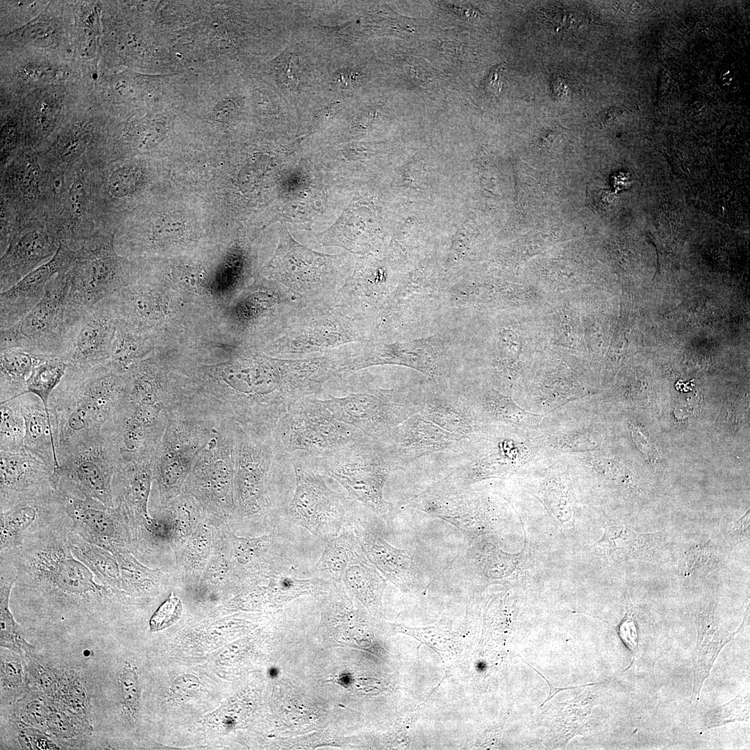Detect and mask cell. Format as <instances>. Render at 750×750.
Segmentation results:
<instances>
[{
    "mask_svg": "<svg viewBox=\"0 0 750 750\" xmlns=\"http://www.w3.org/2000/svg\"><path fill=\"white\" fill-rule=\"evenodd\" d=\"M126 374L110 362L90 369L68 367L49 401L57 461L99 435L117 416L126 396Z\"/></svg>",
    "mask_w": 750,
    "mask_h": 750,
    "instance_id": "6da1fadb",
    "label": "cell"
},
{
    "mask_svg": "<svg viewBox=\"0 0 750 750\" xmlns=\"http://www.w3.org/2000/svg\"><path fill=\"white\" fill-rule=\"evenodd\" d=\"M374 337L371 319L358 315L335 298L303 305L269 349L278 358L320 356Z\"/></svg>",
    "mask_w": 750,
    "mask_h": 750,
    "instance_id": "7a4b0ae2",
    "label": "cell"
},
{
    "mask_svg": "<svg viewBox=\"0 0 750 750\" xmlns=\"http://www.w3.org/2000/svg\"><path fill=\"white\" fill-rule=\"evenodd\" d=\"M542 453L537 430L490 426L453 459L444 477L427 488L460 490L479 482L507 478Z\"/></svg>",
    "mask_w": 750,
    "mask_h": 750,
    "instance_id": "3957f363",
    "label": "cell"
},
{
    "mask_svg": "<svg viewBox=\"0 0 750 750\" xmlns=\"http://www.w3.org/2000/svg\"><path fill=\"white\" fill-rule=\"evenodd\" d=\"M299 455L371 512L388 520L392 517L394 507L385 499L383 488L396 470L378 442L367 438L324 456Z\"/></svg>",
    "mask_w": 750,
    "mask_h": 750,
    "instance_id": "277c9868",
    "label": "cell"
},
{
    "mask_svg": "<svg viewBox=\"0 0 750 750\" xmlns=\"http://www.w3.org/2000/svg\"><path fill=\"white\" fill-rule=\"evenodd\" d=\"M346 260L343 253H323L302 245L285 228L269 271L274 281L302 305H308L335 298L350 275Z\"/></svg>",
    "mask_w": 750,
    "mask_h": 750,
    "instance_id": "5b68a950",
    "label": "cell"
},
{
    "mask_svg": "<svg viewBox=\"0 0 750 750\" xmlns=\"http://www.w3.org/2000/svg\"><path fill=\"white\" fill-rule=\"evenodd\" d=\"M294 473L292 497L283 513L287 519L327 542L337 536L355 515L357 501L332 489L326 476L314 468L303 457L290 456Z\"/></svg>",
    "mask_w": 750,
    "mask_h": 750,
    "instance_id": "8992f818",
    "label": "cell"
},
{
    "mask_svg": "<svg viewBox=\"0 0 750 750\" xmlns=\"http://www.w3.org/2000/svg\"><path fill=\"white\" fill-rule=\"evenodd\" d=\"M273 432L276 444L290 456L295 453L321 456L369 438L336 419L317 396L303 398L293 404L278 421Z\"/></svg>",
    "mask_w": 750,
    "mask_h": 750,
    "instance_id": "52a82bcc",
    "label": "cell"
},
{
    "mask_svg": "<svg viewBox=\"0 0 750 750\" xmlns=\"http://www.w3.org/2000/svg\"><path fill=\"white\" fill-rule=\"evenodd\" d=\"M423 388H367L322 399L336 419L378 440L417 412Z\"/></svg>",
    "mask_w": 750,
    "mask_h": 750,
    "instance_id": "ba28073f",
    "label": "cell"
},
{
    "mask_svg": "<svg viewBox=\"0 0 750 750\" xmlns=\"http://www.w3.org/2000/svg\"><path fill=\"white\" fill-rule=\"evenodd\" d=\"M68 290L66 272L55 275L40 301L18 322L1 329V350L19 348L46 358H62L67 331Z\"/></svg>",
    "mask_w": 750,
    "mask_h": 750,
    "instance_id": "9c48e42d",
    "label": "cell"
},
{
    "mask_svg": "<svg viewBox=\"0 0 750 750\" xmlns=\"http://www.w3.org/2000/svg\"><path fill=\"white\" fill-rule=\"evenodd\" d=\"M57 489L115 507L112 483L120 462L117 447L105 431L58 458Z\"/></svg>",
    "mask_w": 750,
    "mask_h": 750,
    "instance_id": "30bf717a",
    "label": "cell"
},
{
    "mask_svg": "<svg viewBox=\"0 0 750 750\" xmlns=\"http://www.w3.org/2000/svg\"><path fill=\"white\" fill-rule=\"evenodd\" d=\"M409 504L455 526L465 540L476 539L499 530L505 522L507 504L500 496L472 490L426 489Z\"/></svg>",
    "mask_w": 750,
    "mask_h": 750,
    "instance_id": "8fae6325",
    "label": "cell"
},
{
    "mask_svg": "<svg viewBox=\"0 0 750 750\" xmlns=\"http://www.w3.org/2000/svg\"><path fill=\"white\" fill-rule=\"evenodd\" d=\"M444 349L442 338L439 335L406 341L374 338L353 346L344 374L373 366L393 365L413 369L431 382L443 383L447 382L449 369Z\"/></svg>",
    "mask_w": 750,
    "mask_h": 750,
    "instance_id": "7c38bea8",
    "label": "cell"
},
{
    "mask_svg": "<svg viewBox=\"0 0 750 750\" xmlns=\"http://www.w3.org/2000/svg\"><path fill=\"white\" fill-rule=\"evenodd\" d=\"M66 274L69 286L65 312L67 327L99 301L121 289L124 283L122 267L108 246L80 258Z\"/></svg>",
    "mask_w": 750,
    "mask_h": 750,
    "instance_id": "4fadbf2b",
    "label": "cell"
},
{
    "mask_svg": "<svg viewBox=\"0 0 750 750\" xmlns=\"http://www.w3.org/2000/svg\"><path fill=\"white\" fill-rule=\"evenodd\" d=\"M378 442L396 471L405 470L414 461L438 454L456 456L471 442H465L415 413L390 430Z\"/></svg>",
    "mask_w": 750,
    "mask_h": 750,
    "instance_id": "5bb4252c",
    "label": "cell"
},
{
    "mask_svg": "<svg viewBox=\"0 0 750 750\" xmlns=\"http://www.w3.org/2000/svg\"><path fill=\"white\" fill-rule=\"evenodd\" d=\"M447 287L424 273L413 272L397 283L372 317L374 338H393L419 320L442 298Z\"/></svg>",
    "mask_w": 750,
    "mask_h": 750,
    "instance_id": "9a60e30c",
    "label": "cell"
},
{
    "mask_svg": "<svg viewBox=\"0 0 750 750\" xmlns=\"http://www.w3.org/2000/svg\"><path fill=\"white\" fill-rule=\"evenodd\" d=\"M243 439L238 453L236 488L243 510L248 515H256L268 505L272 474L291 466L292 460L274 438L265 443L249 436Z\"/></svg>",
    "mask_w": 750,
    "mask_h": 750,
    "instance_id": "2e32d148",
    "label": "cell"
},
{
    "mask_svg": "<svg viewBox=\"0 0 750 750\" xmlns=\"http://www.w3.org/2000/svg\"><path fill=\"white\" fill-rule=\"evenodd\" d=\"M117 317L106 298L67 327L62 358L69 367L90 369L108 364L117 326Z\"/></svg>",
    "mask_w": 750,
    "mask_h": 750,
    "instance_id": "e0dca14e",
    "label": "cell"
},
{
    "mask_svg": "<svg viewBox=\"0 0 750 750\" xmlns=\"http://www.w3.org/2000/svg\"><path fill=\"white\" fill-rule=\"evenodd\" d=\"M64 510L71 522V531L84 540L111 553L124 548L126 528L124 508L108 507L94 499L81 497L61 489Z\"/></svg>",
    "mask_w": 750,
    "mask_h": 750,
    "instance_id": "ac0fdd59",
    "label": "cell"
},
{
    "mask_svg": "<svg viewBox=\"0 0 750 750\" xmlns=\"http://www.w3.org/2000/svg\"><path fill=\"white\" fill-rule=\"evenodd\" d=\"M53 472L26 450L0 451L1 511L56 490Z\"/></svg>",
    "mask_w": 750,
    "mask_h": 750,
    "instance_id": "d6986e66",
    "label": "cell"
},
{
    "mask_svg": "<svg viewBox=\"0 0 750 750\" xmlns=\"http://www.w3.org/2000/svg\"><path fill=\"white\" fill-rule=\"evenodd\" d=\"M424 385L416 413L465 442L481 436L485 426L458 390L444 383Z\"/></svg>",
    "mask_w": 750,
    "mask_h": 750,
    "instance_id": "ffe728a7",
    "label": "cell"
},
{
    "mask_svg": "<svg viewBox=\"0 0 750 750\" xmlns=\"http://www.w3.org/2000/svg\"><path fill=\"white\" fill-rule=\"evenodd\" d=\"M349 524L366 557L387 581L403 592L425 587L424 574L408 550L392 546L358 519Z\"/></svg>",
    "mask_w": 750,
    "mask_h": 750,
    "instance_id": "44dd1931",
    "label": "cell"
},
{
    "mask_svg": "<svg viewBox=\"0 0 750 750\" xmlns=\"http://www.w3.org/2000/svg\"><path fill=\"white\" fill-rule=\"evenodd\" d=\"M74 260L72 253L60 244L50 260L1 292V329L10 327L26 315L43 298L49 281L57 274L67 272Z\"/></svg>",
    "mask_w": 750,
    "mask_h": 750,
    "instance_id": "7402d4cb",
    "label": "cell"
},
{
    "mask_svg": "<svg viewBox=\"0 0 750 750\" xmlns=\"http://www.w3.org/2000/svg\"><path fill=\"white\" fill-rule=\"evenodd\" d=\"M397 283L384 267L358 262L338 290L335 300L355 314L372 319L383 307Z\"/></svg>",
    "mask_w": 750,
    "mask_h": 750,
    "instance_id": "603a6c76",
    "label": "cell"
},
{
    "mask_svg": "<svg viewBox=\"0 0 750 750\" xmlns=\"http://www.w3.org/2000/svg\"><path fill=\"white\" fill-rule=\"evenodd\" d=\"M539 474L526 490L543 503L561 522H572L576 497L566 464L559 458L541 454L531 462Z\"/></svg>",
    "mask_w": 750,
    "mask_h": 750,
    "instance_id": "cb8c5ba5",
    "label": "cell"
},
{
    "mask_svg": "<svg viewBox=\"0 0 750 750\" xmlns=\"http://www.w3.org/2000/svg\"><path fill=\"white\" fill-rule=\"evenodd\" d=\"M460 394L468 403L483 426H503L522 430H536L544 417L520 406L510 395L494 388L480 390L459 388Z\"/></svg>",
    "mask_w": 750,
    "mask_h": 750,
    "instance_id": "d4e9b609",
    "label": "cell"
},
{
    "mask_svg": "<svg viewBox=\"0 0 750 750\" xmlns=\"http://www.w3.org/2000/svg\"><path fill=\"white\" fill-rule=\"evenodd\" d=\"M60 503V494L56 490L1 511V552L20 547L26 536Z\"/></svg>",
    "mask_w": 750,
    "mask_h": 750,
    "instance_id": "484cf974",
    "label": "cell"
},
{
    "mask_svg": "<svg viewBox=\"0 0 750 750\" xmlns=\"http://www.w3.org/2000/svg\"><path fill=\"white\" fill-rule=\"evenodd\" d=\"M715 606L712 603L697 615V642L692 653L694 683L692 701H697L705 680L710 674L715 660L722 649L733 640L744 626L730 632L716 624Z\"/></svg>",
    "mask_w": 750,
    "mask_h": 750,
    "instance_id": "4316f807",
    "label": "cell"
},
{
    "mask_svg": "<svg viewBox=\"0 0 750 750\" xmlns=\"http://www.w3.org/2000/svg\"><path fill=\"white\" fill-rule=\"evenodd\" d=\"M467 551V565L470 571L488 583H504L515 580L526 565V547L518 553L502 550L489 539L474 540Z\"/></svg>",
    "mask_w": 750,
    "mask_h": 750,
    "instance_id": "83f0119b",
    "label": "cell"
},
{
    "mask_svg": "<svg viewBox=\"0 0 750 750\" xmlns=\"http://www.w3.org/2000/svg\"><path fill=\"white\" fill-rule=\"evenodd\" d=\"M151 482L150 460L141 456L120 462L113 478V492H117L120 505L136 518L142 519L147 526L151 519L147 512V502Z\"/></svg>",
    "mask_w": 750,
    "mask_h": 750,
    "instance_id": "f1b7e54d",
    "label": "cell"
},
{
    "mask_svg": "<svg viewBox=\"0 0 750 750\" xmlns=\"http://www.w3.org/2000/svg\"><path fill=\"white\" fill-rule=\"evenodd\" d=\"M55 245L46 235L31 231L21 237L1 259L0 290L17 283L42 260L54 253Z\"/></svg>",
    "mask_w": 750,
    "mask_h": 750,
    "instance_id": "f546056e",
    "label": "cell"
},
{
    "mask_svg": "<svg viewBox=\"0 0 750 750\" xmlns=\"http://www.w3.org/2000/svg\"><path fill=\"white\" fill-rule=\"evenodd\" d=\"M18 399L25 425L24 450L55 470L58 463L50 416L35 394L26 393Z\"/></svg>",
    "mask_w": 750,
    "mask_h": 750,
    "instance_id": "4dcf8cb0",
    "label": "cell"
},
{
    "mask_svg": "<svg viewBox=\"0 0 750 750\" xmlns=\"http://www.w3.org/2000/svg\"><path fill=\"white\" fill-rule=\"evenodd\" d=\"M661 532L641 533L622 525H608L593 545V550L596 554L615 562L649 559L658 548Z\"/></svg>",
    "mask_w": 750,
    "mask_h": 750,
    "instance_id": "1f68e13d",
    "label": "cell"
},
{
    "mask_svg": "<svg viewBox=\"0 0 750 750\" xmlns=\"http://www.w3.org/2000/svg\"><path fill=\"white\" fill-rule=\"evenodd\" d=\"M342 582L373 615L382 617L381 597L387 581L366 557L360 544L351 557Z\"/></svg>",
    "mask_w": 750,
    "mask_h": 750,
    "instance_id": "d6a6232c",
    "label": "cell"
},
{
    "mask_svg": "<svg viewBox=\"0 0 750 750\" xmlns=\"http://www.w3.org/2000/svg\"><path fill=\"white\" fill-rule=\"evenodd\" d=\"M48 359L19 348L1 350V403L26 394V382L33 368Z\"/></svg>",
    "mask_w": 750,
    "mask_h": 750,
    "instance_id": "836d02e7",
    "label": "cell"
},
{
    "mask_svg": "<svg viewBox=\"0 0 750 750\" xmlns=\"http://www.w3.org/2000/svg\"><path fill=\"white\" fill-rule=\"evenodd\" d=\"M358 544L349 524L337 536L326 542L320 558L308 570L309 576L331 584L342 583L347 566Z\"/></svg>",
    "mask_w": 750,
    "mask_h": 750,
    "instance_id": "e575fe53",
    "label": "cell"
},
{
    "mask_svg": "<svg viewBox=\"0 0 750 750\" xmlns=\"http://www.w3.org/2000/svg\"><path fill=\"white\" fill-rule=\"evenodd\" d=\"M68 543L75 557L103 584L112 589L122 587L119 565L110 551L84 540L71 530L68 534Z\"/></svg>",
    "mask_w": 750,
    "mask_h": 750,
    "instance_id": "d590c367",
    "label": "cell"
},
{
    "mask_svg": "<svg viewBox=\"0 0 750 750\" xmlns=\"http://www.w3.org/2000/svg\"><path fill=\"white\" fill-rule=\"evenodd\" d=\"M10 574L1 565L0 624L1 646L21 654L29 655L34 649L27 642L21 626L16 622L9 608V599L17 575L12 567Z\"/></svg>",
    "mask_w": 750,
    "mask_h": 750,
    "instance_id": "8d00e7d4",
    "label": "cell"
},
{
    "mask_svg": "<svg viewBox=\"0 0 750 750\" xmlns=\"http://www.w3.org/2000/svg\"><path fill=\"white\" fill-rule=\"evenodd\" d=\"M149 345L137 328L118 320L110 363L122 372L147 353Z\"/></svg>",
    "mask_w": 750,
    "mask_h": 750,
    "instance_id": "74e56055",
    "label": "cell"
},
{
    "mask_svg": "<svg viewBox=\"0 0 750 750\" xmlns=\"http://www.w3.org/2000/svg\"><path fill=\"white\" fill-rule=\"evenodd\" d=\"M68 367L69 364L62 358H49L35 366L26 380V393L30 392L38 397L49 416L50 397L62 379Z\"/></svg>",
    "mask_w": 750,
    "mask_h": 750,
    "instance_id": "f35d334b",
    "label": "cell"
},
{
    "mask_svg": "<svg viewBox=\"0 0 750 750\" xmlns=\"http://www.w3.org/2000/svg\"><path fill=\"white\" fill-rule=\"evenodd\" d=\"M0 451L24 450L25 425L18 397L0 403Z\"/></svg>",
    "mask_w": 750,
    "mask_h": 750,
    "instance_id": "ab89813d",
    "label": "cell"
},
{
    "mask_svg": "<svg viewBox=\"0 0 750 750\" xmlns=\"http://www.w3.org/2000/svg\"><path fill=\"white\" fill-rule=\"evenodd\" d=\"M749 719V692H741L733 699L708 711L704 717V726L712 728L728 723Z\"/></svg>",
    "mask_w": 750,
    "mask_h": 750,
    "instance_id": "60d3db41",
    "label": "cell"
},
{
    "mask_svg": "<svg viewBox=\"0 0 750 750\" xmlns=\"http://www.w3.org/2000/svg\"><path fill=\"white\" fill-rule=\"evenodd\" d=\"M182 610L181 601L172 592L151 616V631H158L171 626L179 619Z\"/></svg>",
    "mask_w": 750,
    "mask_h": 750,
    "instance_id": "b9f144b4",
    "label": "cell"
},
{
    "mask_svg": "<svg viewBox=\"0 0 750 750\" xmlns=\"http://www.w3.org/2000/svg\"><path fill=\"white\" fill-rule=\"evenodd\" d=\"M138 178L137 169L127 167L119 168L113 172L109 178V192L115 197H125L135 188Z\"/></svg>",
    "mask_w": 750,
    "mask_h": 750,
    "instance_id": "7bdbcfd3",
    "label": "cell"
},
{
    "mask_svg": "<svg viewBox=\"0 0 750 750\" xmlns=\"http://www.w3.org/2000/svg\"><path fill=\"white\" fill-rule=\"evenodd\" d=\"M187 464L183 458L176 455L169 456V453H162L158 460L157 472L163 485H172L180 480L183 474Z\"/></svg>",
    "mask_w": 750,
    "mask_h": 750,
    "instance_id": "ee69618b",
    "label": "cell"
},
{
    "mask_svg": "<svg viewBox=\"0 0 750 750\" xmlns=\"http://www.w3.org/2000/svg\"><path fill=\"white\" fill-rule=\"evenodd\" d=\"M119 683L125 706L136 712L139 704V689L135 671L130 665L124 666L119 675Z\"/></svg>",
    "mask_w": 750,
    "mask_h": 750,
    "instance_id": "f6af8a7d",
    "label": "cell"
},
{
    "mask_svg": "<svg viewBox=\"0 0 750 750\" xmlns=\"http://www.w3.org/2000/svg\"><path fill=\"white\" fill-rule=\"evenodd\" d=\"M210 478L215 496L218 499L226 497L231 483V474L228 464L220 459L215 460L210 469Z\"/></svg>",
    "mask_w": 750,
    "mask_h": 750,
    "instance_id": "bcb514c9",
    "label": "cell"
},
{
    "mask_svg": "<svg viewBox=\"0 0 750 750\" xmlns=\"http://www.w3.org/2000/svg\"><path fill=\"white\" fill-rule=\"evenodd\" d=\"M617 632L626 646L632 652H635L638 645V631L633 606L629 602L626 612L617 627Z\"/></svg>",
    "mask_w": 750,
    "mask_h": 750,
    "instance_id": "7dc6e473",
    "label": "cell"
},
{
    "mask_svg": "<svg viewBox=\"0 0 750 750\" xmlns=\"http://www.w3.org/2000/svg\"><path fill=\"white\" fill-rule=\"evenodd\" d=\"M183 224L176 217H165L158 221L152 229L155 241H166L175 239L182 235Z\"/></svg>",
    "mask_w": 750,
    "mask_h": 750,
    "instance_id": "c3c4849f",
    "label": "cell"
},
{
    "mask_svg": "<svg viewBox=\"0 0 750 750\" xmlns=\"http://www.w3.org/2000/svg\"><path fill=\"white\" fill-rule=\"evenodd\" d=\"M69 201L74 213L76 216H81L86 208V196L84 185L81 179L76 180L72 185Z\"/></svg>",
    "mask_w": 750,
    "mask_h": 750,
    "instance_id": "681fc988",
    "label": "cell"
},
{
    "mask_svg": "<svg viewBox=\"0 0 750 750\" xmlns=\"http://www.w3.org/2000/svg\"><path fill=\"white\" fill-rule=\"evenodd\" d=\"M506 67V62H501L494 66L490 69L485 80V88L494 94H499L502 90L503 72Z\"/></svg>",
    "mask_w": 750,
    "mask_h": 750,
    "instance_id": "f907efd6",
    "label": "cell"
},
{
    "mask_svg": "<svg viewBox=\"0 0 750 750\" xmlns=\"http://www.w3.org/2000/svg\"><path fill=\"white\" fill-rule=\"evenodd\" d=\"M86 142V137H75L69 140L62 151V160L65 162L74 160L83 152Z\"/></svg>",
    "mask_w": 750,
    "mask_h": 750,
    "instance_id": "816d5d0a",
    "label": "cell"
},
{
    "mask_svg": "<svg viewBox=\"0 0 750 750\" xmlns=\"http://www.w3.org/2000/svg\"><path fill=\"white\" fill-rule=\"evenodd\" d=\"M730 533V539L733 542V545L735 546L738 542L743 540H747L749 536V512L747 513L739 520L735 522L728 531Z\"/></svg>",
    "mask_w": 750,
    "mask_h": 750,
    "instance_id": "f5cc1de1",
    "label": "cell"
},
{
    "mask_svg": "<svg viewBox=\"0 0 750 750\" xmlns=\"http://www.w3.org/2000/svg\"><path fill=\"white\" fill-rule=\"evenodd\" d=\"M38 186V173L32 164L24 171L22 178V187L26 193H33Z\"/></svg>",
    "mask_w": 750,
    "mask_h": 750,
    "instance_id": "db71d44e",
    "label": "cell"
},
{
    "mask_svg": "<svg viewBox=\"0 0 750 750\" xmlns=\"http://www.w3.org/2000/svg\"><path fill=\"white\" fill-rule=\"evenodd\" d=\"M632 436L638 447L646 453L649 460H656L658 458V453L649 441L636 428H633L631 430Z\"/></svg>",
    "mask_w": 750,
    "mask_h": 750,
    "instance_id": "11a10c76",
    "label": "cell"
},
{
    "mask_svg": "<svg viewBox=\"0 0 750 750\" xmlns=\"http://www.w3.org/2000/svg\"><path fill=\"white\" fill-rule=\"evenodd\" d=\"M210 570L212 573H215V576H219L226 572L228 563L222 558H215L210 565Z\"/></svg>",
    "mask_w": 750,
    "mask_h": 750,
    "instance_id": "9f6ffc18",
    "label": "cell"
}]
</instances>
